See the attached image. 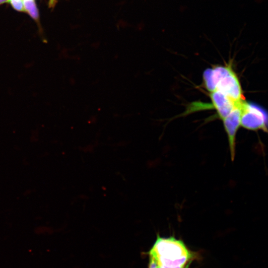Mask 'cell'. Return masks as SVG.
<instances>
[{
  "mask_svg": "<svg viewBox=\"0 0 268 268\" xmlns=\"http://www.w3.org/2000/svg\"><path fill=\"white\" fill-rule=\"evenodd\" d=\"M241 105L235 108L226 118L222 120L224 128L228 137L232 161L235 159L236 134L239 127L241 126Z\"/></svg>",
  "mask_w": 268,
  "mask_h": 268,
  "instance_id": "4",
  "label": "cell"
},
{
  "mask_svg": "<svg viewBox=\"0 0 268 268\" xmlns=\"http://www.w3.org/2000/svg\"><path fill=\"white\" fill-rule=\"evenodd\" d=\"M157 268H190L197 254L181 240L159 235L149 252Z\"/></svg>",
  "mask_w": 268,
  "mask_h": 268,
  "instance_id": "1",
  "label": "cell"
},
{
  "mask_svg": "<svg viewBox=\"0 0 268 268\" xmlns=\"http://www.w3.org/2000/svg\"><path fill=\"white\" fill-rule=\"evenodd\" d=\"M203 81L205 88L210 92L221 91L238 103L245 100L238 77L230 65L215 66L205 69Z\"/></svg>",
  "mask_w": 268,
  "mask_h": 268,
  "instance_id": "2",
  "label": "cell"
},
{
  "mask_svg": "<svg viewBox=\"0 0 268 268\" xmlns=\"http://www.w3.org/2000/svg\"><path fill=\"white\" fill-rule=\"evenodd\" d=\"M148 268H157L155 263L151 258H149Z\"/></svg>",
  "mask_w": 268,
  "mask_h": 268,
  "instance_id": "8",
  "label": "cell"
},
{
  "mask_svg": "<svg viewBox=\"0 0 268 268\" xmlns=\"http://www.w3.org/2000/svg\"><path fill=\"white\" fill-rule=\"evenodd\" d=\"M23 2L26 12H27L37 23H39V15L35 0H23Z\"/></svg>",
  "mask_w": 268,
  "mask_h": 268,
  "instance_id": "6",
  "label": "cell"
},
{
  "mask_svg": "<svg viewBox=\"0 0 268 268\" xmlns=\"http://www.w3.org/2000/svg\"><path fill=\"white\" fill-rule=\"evenodd\" d=\"M210 97L214 108L222 120L226 118L235 108L242 103H236L221 91L215 90L210 92Z\"/></svg>",
  "mask_w": 268,
  "mask_h": 268,
  "instance_id": "5",
  "label": "cell"
},
{
  "mask_svg": "<svg viewBox=\"0 0 268 268\" xmlns=\"http://www.w3.org/2000/svg\"><path fill=\"white\" fill-rule=\"evenodd\" d=\"M241 109V126L251 131L263 130L268 134V116L264 110L246 101Z\"/></svg>",
  "mask_w": 268,
  "mask_h": 268,
  "instance_id": "3",
  "label": "cell"
},
{
  "mask_svg": "<svg viewBox=\"0 0 268 268\" xmlns=\"http://www.w3.org/2000/svg\"><path fill=\"white\" fill-rule=\"evenodd\" d=\"M9 0H0V5L5 3V2H8Z\"/></svg>",
  "mask_w": 268,
  "mask_h": 268,
  "instance_id": "10",
  "label": "cell"
},
{
  "mask_svg": "<svg viewBox=\"0 0 268 268\" xmlns=\"http://www.w3.org/2000/svg\"><path fill=\"white\" fill-rule=\"evenodd\" d=\"M57 2V0H49V5L50 7H53Z\"/></svg>",
  "mask_w": 268,
  "mask_h": 268,
  "instance_id": "9",
  "label": "cell"
},
{
  "mask_svg": "<svg viewBox=\"0 0 268 268\" xmlns=\"http://www.w3.org/2000/svg\"><path fill=\"white\" fill-rule=\"evenodd\" d=\"M8 2L15 10L20 12H26L23 0H9Z\"/></svg>",
  "mask_w": 268,
  "mask_h": 268,
  "instance_id": "7",
  "label": "cell"
}]
</instances>
